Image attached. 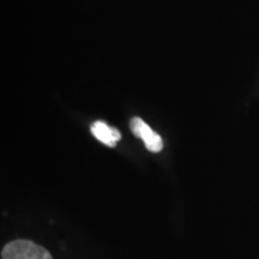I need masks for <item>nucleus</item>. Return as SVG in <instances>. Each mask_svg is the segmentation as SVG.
Wrapping results in <instances>:
<instances>
[{"label":"nucleus","instance_id":"obj_2","mask_svg":"<svg viewBox=\"0 0 259 259\" xmlns=\"http://www.w3.org/2000/svg\"><path fill=\"white\" fill-rule=\"evenodd\" d=\"M130 126H131L135 136L143 139L148 150H150L151 153H160L163 148V142H162L160 135L154 132L151 127H149L148 124H145L141 118H137V116L132 119Z\"/></svg>","mask_w":259,"mask_h":259},{"label":"nucleus","instance_id":"obj_3","mask_svg":"<svg viewBox=\"0 0 259 259\" xmlns=\"http://www.w3.org/2000/svg\"><path fill=\"white\" fill-rule=\"evenodd\" d=\"M90 130H92L94 137L102 142L103 144L108 145V147H115L116 139L114 137V132H113L114 127H109L108 125L102 121H95Z\"/></svg>","mask_w":259,"mask_h":259},{"label":"nucleus","instance_id":"obj_1","mask_svg":"<svg viewBox=\"0 0 259 259\" xmlns=\"http://www.w3.org/2000/svg\"><path fill=\"white\" fill-rule=\"evenodd\" d=\"M3 259H53L50 252L30 240L9 242L2 251Z\"/></svg>","mask_w":259,"mask_h":259}]
</instances>
